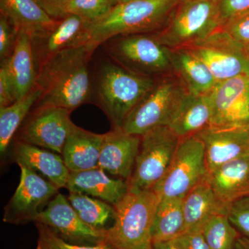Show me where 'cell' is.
<instances>
[{"instance_id": "d590c367", "label": "cell", "mask_w": 249, "mask_h": 249, "mask_svg": "<svg viewBox=\"0 0 249 249\" xmlns=\"http://www.w3.org/2000/svg\"><path fill=\"white\" fill-rule=\"evenodd\" d=\"M249 9V0H219L222 27L227 21Z\"/></svg>"}, {"instance_id": "d6a6232c", "label": "cell", "mask_w": 249, "mask_h": 249, "mask_svg": "<svg viewBox=\"0 0 249 249\" xmlns=\"http://www.w3.org/2000/svg\"><path fill=\"white\" fill-rule=\"evenodd\" d=\"M227 215L237 231L249 238V196L232 203Z\"/></svg>"}, {"instance_id": "ac0fdd59", "label": "cell", "mask_w": 249, "mask_h": 249, "mask_svg": "<svg viewBox=\"0 0 249 249\" xmlns=\"http://www.w3.org/2000/svg\"><path fill=\"white\" fill-rule=\"evenodd\" d=\"M66 188L70 193L93 196L112 206L129 193L127 180L111 178L99 167L83 171L70 172Z\"/></svg>"}, {"instance_id": "2e32d148", "label": "cell", "mask_w": 249, "mask_h": 249, "mask_svg": "<svg viewBox=\"0 0 249 249\" xmlns=\"http://www.w3.org/2000/svg\"><path fill=\"white\" fill-rule=\"evenodd\" d=\"M91 23L68 14L59 19L58 24L45 36L32 40L37 69L54 54L80 46L88 45Z\"/></svg>"}, {"instance_id": "ba28073f", "label": "cell", "mask_w": 249, "mask_h": 249, "mask_svg": "<svg viewBox=\"0 0 249 249\" xmlns=\"http://www.w3.org/2000/svg\"><path fill=\"white\" fill-rule=\"evenodd\" d=\"M179 142L168 126L155 127L142 135L133 173L127 181L129 192L152 189L169 168Z\"/></svg>"}, {"instance_id": "8992f818", "label": "cell", "mask_w": 249, "mask_h": 249, "mask_svg": "<svg viewBox=\"0 0 249 249\" xmlns=\"http://www.w3.org/2000/svg\"><path fill=\"white\" fill-rule=\"evenodd\" d=\"M109 40V56L131 73L155 79L174 73L169 48L154 34L117 36Z\"/></svg>"}, {"instance_id": "f1b7e54d", "label": "cell", "mask_w": 249, "mask_h": 249, "mask_svg": "<svg viewBox=\"0 0 249 249\" xmlns=\"http://www.w3.org/2000/svg\"><path fill=\"white\" fill-rule=\"evenodd\" d=\"M67 199L82 220L95 229H104L106 223L115 217L114 206L97 198L70 193Z\"/></svg>"}, {"instance_id": "6da1fadb", "label": "cell", "mask_w": 249, "mask_h": 249, "mask_svg": "<svg viewBox=\"0 0 249 249\" xmlns=\"http://www.w3.org/2000/svg\"><path fill=\"white\" fill-rule=\"evenodd\" d=\"M95 49L80 46L58 52L37 68L36 85L42 90L37 107L55 106L70 111L89 99L88 61Z\"/></svg>"}, {"instance_id": "f35d334b", "label": "cell", "mask_w": 249, "mask_h": 249, "mask_svg": "<svg viewBox=\"0 0 249 249\" xmlns=\"http://www.w3.org/2000/svg\"><path fill=\"white\" fill-rule=\"evenodd\" d=\"M54 19H60L64 17L65 6L71 0H36Z\"/></svg>"}, {"instance_id": "52a82bcc", "label": "cell", "mask_w": 249, "mask_h": 249, "mask_svg": "<svg viewBox=\"0 0 249 249\" xmlns=\"http://www.w3.org/2000/svg\"><path fill=\"white\" fill-rule=\"evenodd\" d=\"M187 92L175 73L162 77L127 116L122 129L127 133L142 136L155 127L169 125Z\"/></svg>"}, {"instance_id": "ab89813d", "label": "cell", "mask_w": 249, "mask_h": 249, "mask_svg": "<svg viewBox=\"0 0 249 249\" xmlns=\"http://www.w3.org/2000/svg\"><path fill=\"white\" fill-rule=\"evenodd\" d=\"M154 249H180L175 240L166 242H155Z\"/></svg>"}, {"instance_id": "7c38bea8", "label": "cell", "mask_w": 249, "mask_h": 249, "mask_svg": "<svg viewBox=\"0 0 249 249\" xmlns=\"http://www.w3.org/2000/svg\"><path fill=\"white\" fill-rule=\"evenodd\" d=\"M34 222L50 228L71 244L92 245L104 242L106 229H95L83 222L67 196L61 193L49 201Z\"/></svg>"}, {"instance_id": "bcb514c9", "label": "cell", "mask_w": 249, "mask_h": 249, "mask_svg": "<svg viewBox=\"0 0 249 249\" xmlns=\"http://www.w3.org/2000/svg\"><path fill=\"white\" fill-rule=\"evenodd\" d=\"M131 1V0H121L120 3L127 2V1Z\"/></svg>"}, {"instance_id": "484cf974", "label": "cell", "mask_w": 249, "mask_h": 249, "mask_svg": "<svg viewBox=\"0 0 249 249\" xmlns=\"http://www.w3.org/2000/svg\"><path fill=\"white\" fill-rule=\"evenodd\" d=\"M173 71L188 92L206 94L218 82L208 67L188 49H169Z\"/></svg>"}, {"instance_id": "f6af8a7d", "label": "cell", "mask_w": 249, "mask_h": 249, "mask_svg": "<svg viewBox=\"0 0 249 249\" xmlns=\"http://www.w3.org/2000/svg\"><path fill=\"white\" fill-rule=\"evenodd\" d=\"M191 1V0H178L179 3L186 2V1Z\"/></svg>"}, {"instance_id": "ffe728a7", "label": "cell", "mask_w": 249, "mask_h": 249, "mask_svg": "<svg viewBox=\"0 0 249 249\" xmlns=\"http://www.w3.org/2000/svg\"><path fill=\"white\" fill-rule=\"evenodd\" d=\"M0 15L7 18L19 32L29 34L31 39L45 36L59 22L36 0H0Z\"/></svg>"}, {"instance_id": "3957f363", "label": "cell", "mask_w": 249, "mask_h": 249, "mask_svg": "<svg viewBox=\"0 0 249 249\" xmlns=\"http://www.w3.org/2000/svg\"><path fill=\"white\" fill-rule=\"evenodd\" d=\"M160 198L153 189L129 192L114 205V224L105 229V243L114 249H154L152 226Z\"/></svg>"}, {"instance_id": "1f68e13d", "label": "cell", "mask_w": 249, "mask_h": 249, "mask_svg": "<svg viewBox=\"0 0 249 249\" xmlns=\"http://www.w3.org/2000/svg\"><path fill=\"white\" fill-rule=\"evenodd\" d=\"M36 226L38 230L39 237L44 239L52 249H114L105 242L92 245L71 244L63 240L50 228L40 224H36Z\"/></svg>"}, {"instance_id": "e575fe53", "label": "cell", "mask_w": 249, "mask_h": 249, "mask_svg": "<svg viewBox=\"0 0 249 249\" xmlns=\"http://www.w3.org/2000/svg\"><path fill=\"white\" fill-rule=\"evenodd\" d=\"M19 31L2 15H0V57L1 60L12 53Z\"/></svg>"}, {"instance_id": "4dcf8cb0", "label": "cell", "mask_w": 249, "mask_h": 249, "mask_svg": "<svg viewBox=\"0 0 249 249\" xmlns=\"http://www.w3.org/2000/svg\"><path fill=\"white\" fill-rule=\"evenodd\" d=\"M113 7L108 0H71L65 6L63 15L64 17L75 15L93 24L106 18Z\"/></svg>"}, {"instance_id": "9c48e42d", "label": "cell", "mask_w": 249, "mask_h": 249, "mask_svg": "<svg viewBox=\"0 0 249 249\" xmlns=\"http://www.w3.org/2000/svg\"><path fill=\"white\" fill-rule=\"evenodd\" d=\"M204 145L196 135L180 139L169 168L152 189L163 198L183 199L208 178Z\"/></svg>"}, {"instance_id": "9a60e30c", "label": "cell", "mask_w": 249, "mask_h": 249, "mask_svg": "<svg viewBox=\"0 0 249 249\" xmlns=\"http://www.w3.org/2000/svg\"><path fill=\"white\" fill-rule=\"evenodd\" d=\"M196 135L204 143L209 173L228 162L249 156V124L210 125Z\"/></svg>"}, {"instance_id": "8d00e7d4", "label": "cell", "mask_w": 249, "mask_h": 249, "mask_svg": "<svg viewBox=\"0 0 249 249\" xmlns=\"http://www.w3.org/2000/svg\"><path fill=\"white\" fill-rule=\"evenodd\" d=\"M14 86L7 69L2 62L0 67V107H6L16 102Z\"/></svg>"}, {"instance_id": "836d02e7", "label": "cell", "mask_w": 249, "mask_h": 249, "mask_svg": "<svg viewBox=\"0 0 249 249\" xmlns=\"http://www.w3.org/2000/svg\"><path fill=\"white\" fill-rule=\"evenodd\" d=\"M222 28L242 45H249V9L229 19Z\"/></svg>"}, {"instance_id": "e0dca14e", "label": "cell", "mask_w": 249, "mask_h": 249, "mask_svg": "<svg viewBox=\"0 0 249 249\" xmlns=\"http://www.w3.org/2000/svg\"><path fill=\"white\" fill-rule=\"evenodd\" d=\"M142 136L127 133L122 128L105 134L98 167L110 176L128 181L133 173Z\"/></svg>"}, {"instance_id": "277c9868", "label": "cell", "mask_w": 249, "mask_h": 249, "mask_svg": "<svg viewBox=\"0 0 249 249\" xmlns=\"http://www.w3.org/2000/svg\"><path fill=\"white\" fill-rule=\"evenodd\" d=\"M159 79L134 74L115 62L103 65L96 84V98L114 129L122 128L127 116Z\"/></svg>"}, {"instance_id": "4316f807", "label": "cell", "mask_w": 249, "mask_h": 249, "mask_svg": "<svg viewBox=\"0 0 249 249\" xmlns=\"http://www.w3.org/2000/svg\"><path fill=\"white\" fill-rule=\"evenodd\" d=\"M183 199H160L152 226L154 243L174 240L184 233Z\"/></svg>"}, {"instance_id": "d6986e66", "label": "cell", "mask_w": 249, "mask_h": 249, "mask_svg": "<svg viewBox=\"0 0 249 249\" xmlns=\"http://www.w3.org/2000/svg\"><path fill=\"white\" fill-rule=\"evenodd\" d=\"M14 157L18 165H23L38 173L57 188H66L70 171L62 155L18 140Z\"/></svg>"}, {"instance_id": "cb8c5ba5", "label": "cell", "mask_w": 249, "mask_h": 249, "mask_svg": "<svg viewBox=\"0 0 249 249\" xmlns=\"http://www.w3.org/2000/svg\"><path fill=\"white\" fill-rule=\"evenodd\" d=\"M212 106L209 93L187 92L168 127L180 139L196 135L211 125Z\"/></svg>"}, {"instance_id": "b9f144b4", "label": "cell", "mask_w": 249, "mask_h": 249, "mask_svg": "<svg viewBox=\"0 0 249 249\" xmlns=\"http://www.w3.org/2000/svg\"><path fill=\"white\" fill-rule=\"evenodd\" d=\"M36 249H52L49 247L48 243L42 237H39L38 242H37V247Z\"/></svg>"}, {"instance_id": "44dd1931", "label": "cell", "mask_w": 249, "mask_h": 249, "mask_svg": "<svg viewBox=\"0 0 249 249\" xmlns=\"http://www.w3.org/2000/svg\"><path fill=\"white\" fill-rule=\"evenodd\" d=\"M209 182L228 208L249 196V156L228 162L209 173Z\"/></svg>"}, {"instance_id": "60d3db41", "label": "cell", "mask_w": 249, "mask_h": 249, "mask_svg": "<svg viewBox=\"0 0 249 249\" xmlns=\"http://www.w3.org/2000/svg\"><path fill=\"white\" fill-rule=\"evenodd\" d=\"M234 249H249V238L241 235L236 242Z\"/></svg>"}, {"instance_id": "74e56055", "label": "cell", "mask_w": 249, "mask_h": 249, "mask_svg": "<svg viewBox=\"0 0 249 249\" xmlns=\"http://www.w3.org/2000/svg\"><path fill=\"white\" fill-rule=\"evenodd\" d=\"M175 241L180 249H209L201 231L185 232Z\"/></svg>"}, {"instance_id": "83f0119b", "label": "cell", "mask_w": 249, "mask_h": 249, "mask_svg": "<svg viewBox=\"0 0 249 249\" xmlns=\"http://www.w3.org/2000/svg\"><path fill=\"white\" fill-rule=\"evenodd\" d=\"M42 95V90L36 85L24 97L6 107H0V151L4 155L7 151L15 134Z\"/></svg>"}, {"instance_id": "7402d4cb", "label": "cell", "mask_w": 249, "mask_h": 249, "mask_svg": "<svg viewBox=\"0 0 249 249\" xmlns=\"http://www.w3.org/2000/svg\"><path fill=\"white\" fill-rule=\"evenodd\" d=\"M1 62L9 72L18 101L35 87L37 78V65L31 36L19 31L12 53Z\"/></svg>"}, {"instance_id": "4fadbf2b", "label": "cell", "mask_w": 249, "mask_h": 249, "mask_svg": "<svg viewBox=\"0 0 249 249\" xmlns=\"http://www.w3.org/2000/svg\"><path fill=\"white\" fill-rule=\"evenodd\" d=\"M71 111L47 106L36 108L20 131L19 140L62 155L64 146L75 124Z\"/></svg>"}, {"instance_id": "7a4b0ae2", "label": "cell", "mask_w": 249, "mask_h": 249, "mask_svg": "<svg viewBox=\"0 0 249 249\" xmlns=\"http://www.w3.org/2000/svg\"><path fill=\"white\" fill-rule=\"evenodd\" d=\"M178 4V0H131L119 3L106 18L91 24L88 45L96 49L117 36L156 34L170 22Z\"/></svg>"}, {"instance_id": "d4e9b609", "label": "cell", "mask_w": 249, "mask_h": 249, "mask_svg": "<svg viewBox=\"0 0 249 249\" xmlns=\"http://www.w3.org/2000/svg\"><path fill=\"white\" fill-rule=\"evenodd\" d=\"M105 134L93 133L75 125L64 146L62 157L70 172L98 167Z\"/></svg>"}, {"instance_id": "7bdbcfd3", "label": "cell", "mask_w": 249, "mask_h": 249, "mask_svg": "<svg viewBox=\"0 0 249 249\" xmlns=\"http://www.w3.org/2000/svg\"><path fill=\"white\" fill-rule=\"evenodd\" d=\"M108 1L111 3L113 6H115L116 5L119 4L120 3L121 0H108Z\"/></svg>"}, {"instance_id": "603a6c76", "label": "cell", "mask_w": 249, "mask_h": 249, "mask_svg": "<svg viewBox=\"0 0 249 249\" xmlns=\"http://www.w3.org/2000/svg\"><path fill=\"white\" fill-rule=\"evenodd\" d=\"M183 201L184 233L201 231L210 219L219 214H227L229 211L216 196L208 178L191 190Z\"/></svg>"}, {"instance_id": "ee69618b", "label": "cell", "mask_w": 249, "mask_h": 249, "mask_svg": "<svg viewBox=\"0 0 249 249\" xmlns=\"http://www.w3.org/2000/svg\"><path fill=\"white\" fill-rule=\"evenodd\" d=\"M245 49L246 53H247L249 57V45L245 46Z\"/></svg>"}, {"instance_id": "8fae6325", "label": "cell", "mask_w": 249, "mask_h": 249, "mask_svg": "<svg viewBox=\"0 0 249 249\" xmlns=\"http://www.w3.org/2000/svg\"><path fill=\"white\" fill-rule=\"evenodd\" d=\"M19 166V185L4 208L3 221L9 224L34 222L45 205L58 193L59 188L38 173L24 165Z\"/></svg>"}, {"instance_id": "5b68a950", "label": "cell", "mask_w": 249, "mask_h": 249, "mask_svg": "<svg viewBox=\"0 0 249 249\" xmlns=\"http://www.w3.org/2000/svg\"><path fill=\"white\" fill-rule=\"evenodd\" d=\"M222 27L219 0H191L179 3L168 24L154 35L168 48H181Z\"/></svg>"}, {"instance_id": "30bf717a", "label": "cell", "mask_w": 249, "mask_h": 249, "mask_svg": "<svg viewBox=\"0 0 249 249\" xmlns=\"http://www.w3.org/2000/svg\"><path fill=\"white\" fill-rule=\"evenodd\" d=\"M185 48L204 62L217 82L249 76V57L245 46L222 27Z\"/></svg>"}, {"instance_id": "f546056e", "label": "cell", "mask_w": 249, "mask_h": 249, "mask_svg": "<svg viewBox=\"0 0 249 249\" xmlns=\"http://www.w3.org/2000/svg\"><path fill=\"white\" fill-rule=\"evenodd\" d=\"M201 232L209 249H234L241 235L227 214H219L210 219Z\"/></svg>"}, {"instance_id": "5bb4252c", "label": "cell", "mask_w": 249, "mask_h": 249, "mask_svg": "<svg viewBox=\"0 0 249 249\" xmlns=\"http://www.w3.org/2000/svg\"><path fill=\"white\" fill-rule=\"evenodd\" d=\"M209 93L212 106L211 125L249 124V76L218 82Z\"/></svg>"}]
</instances>
